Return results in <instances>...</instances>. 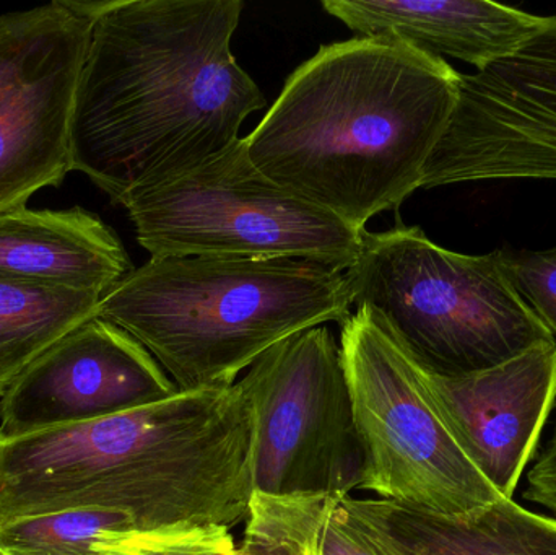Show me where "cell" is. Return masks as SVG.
Masks as SVG:
<instances>
[{
	"mask_svg": "<svg viewBox=\"0 0 556 555\" xmlns=\"http://www.w3.org/2000/svg\"><path fill=\"white\" fill-rule=\"evenodd\" d=\"M243 0H100L72 123V169L114 202L240 139L267 104L231 39Z\"/></svg>",
	"mask_w": 556,
	"mask_h": 555,
	"instance_id": "obj_1",
	"label": "cell"
},
{
	"mask_svg": "<svg viewBox=\"0 0 556 555\" xmlns=\"http://www.w3.org/2000/svg\"><path fill=\"white\" fill-rule=\"evenodd\" d=\"M460 74L394 36L320 46L244 137L270 179L365 231L421 188Z\"/></svg>",
	"mask_w": 556,
	"mask_h": 555,
	"instance_id": "obj_2",
	"label": "cell"
},
{
	"mask_svg": "<svg viewBox=\"0 0 556 555\" xmlns=\"http://www.w3.org/2000/svg\"><path fill=\"white\" fill-rule=\"evenodd\" d=\"M254 416L240 384L18 439L0 437V527L80 508L149 530L231 528L253 497Z\"/></svg>",
	"mask_w": 556,
	"mask_h": 555,
	"instance_id": "obj_3",
	"label": "cell"
},
{
	"mask_svg": "<svg viewBox=\"0 0 556 555\" xmlns=\"http://www.w3.org/2000/svg\"><path fill=\"white\" fill-rule=\"evenodd\" d=\"M345 270L303 260L150 257L98 316L136 338L179 391L233 387L278 342L352 312Z\"/></svg>",
	"mask_w": 556,
	"mask_h": 555,
	"instance_id": "obj_4",
	"label": "cell"
},
{
	"mask_svg": "<svg viewBox=\"0 0 556 555\" xmlns=\"http://www.w3.org/2000/svg\"><path fill=\"white\" fill-rule=\"evenodd\" d=\"M352 305L371 310L424 370L467 377L556 342L506 277L498 251L469 256L420 227L363 234L345 270Z\"/></svg>",
	"mask_w": 556,
	"mask_h": 555,
	"instance_id": "obj_5",
	"label": "cell"
},
{
	"mask_svg": "<svg viewBox=\"0 0 556 555\" xmlns=\"http://www.w3.org/2000/svg\"><path fill=\"white\" fill-rule=\"evenodd\" d=\"M119 204L152 257L303 260L346 270L366 231L264 175L244 137Z\"/></svg>",
	"mask_w": 556,
	"mask_h": 555,
	"instance_id": "obj_6",
	"label": "cell"
},
{
	"mask_svg": "<svg viewBox=\"0 0 556 555\" xmlns=\"http://www.w3.org/2000/svg\"><path fill=\"white\" fill-rule=\"evenodd\" d=\"M339 342L363 450L358 491L453 520L505 499L464 455L417 362L371 310L356 308Z\"/></svg>",
	"mask_w": 556,
	"mask_h": 555,
	"instance_id": "obj_7",
	"label": "cell"
},
{
	"mask_svg": "<svg viewBox=\"0 0 556 555\" xmlns=\"http://www.w3.org/2000/svg\"><path fill=\"white\" fill-rule=\"evenodd\" d=\"M254 416L253 494H352L363 450L340 342L327 326L261 355L240 381Z\"/></svg>",
	"mask_w": 556,
	"mask_h": 555,
	"instance_id": "obj_8",
	"label": "cell"
},
{
	"mask_svg": "<svg viewBox=\"0 0 556 555\" xmlns=\"http://www.w3.org/2000/svg\"><path fill=\"white\" fill-rule=\"evenodd\" d=\"M94 0L0 15V214L58 188L72 169V123Z\"/></svg>",
	"mask_w": 556,
	"mask_h": 555,
	"instance_id": "obj_9",
	"label": "cell"
},
{
	"mask_svg": "<svg viewBox=\"0 0 556 555\" xmlns=\"http://www.w3.org/2000/svg\"><path fill=\"white\" fill-rule=\"evenodd\" d=\"M500 179L556 181V13L513 58L460 74L421 188Z\"/></svg>",
	"mask_w": 556,
	"mask_h": 555,
	"instance_id": "obj_10",
	"label": "cell"
},
{
	"mask_svg": "<svg viewBox=\"0 0 556 555\" xmlns=\"http://www.w3.org/2000/svg\"><path fill=\"white\" fill-rule=\"evenodd\" d=\"M179 393L152 354L108 319L84 323L39 355L0 400V437L18 439L130 413Z\"/></svg>",
	"mask_w": 556,
	"mask_h": 555,
	"instance_id": "obj_11",
	"label": "cell"
},
{
	"mask_svg": "<svg viewBox=\"0 0 556 555\" xmlns=\"http://www.w3.org/2000/svg\"><path fill=\"white\" fill-rule=\"evenodd\" d=\"M420 377L464 455L503 497L513 499L555 407L556 342L480 374L450 378L420 367Z\"/></svg>",
	"mask_w": 556,
	"mask_h": 555,
	"instance_id": "obj_12",
	"label": "cell"
},
{
	"mask_svg": "<svg viewBox=\"0 0 556 555\" xmlns=\"http://www.w3.org/2000/svg\"><path fill=\"white\" fill-rule=\"evenodd\" d=\"M323 9L356 36H394L477 72L513 58L545 23V16L485 0H324Z\"/></svg>",
	"mask_w": 556,
	"mask_h": 555,
	"instance_id": "obj_13",
	"label": "cell"
},
{
	"mask_svg": "<svg viewBox=\"0 0 556 555\" xmlns=\"http://www.w3.org/2000/svg\"><path fill=\"white\" fill-rule=\"evenodd\" d=\"M134 267L116 231L81 207L0 214V276L104 297Z\"/></svg>",
	"mask_w": 556,
	"mask_h": 555,
	"instance_id": "obj_14",
	"label": "cell"
},
{
	"mask_svg": "<svg viewBox=\"0 0 556 555\" xmlns=\"http://www.w3.org/2000/svg\"><path fill=\"white\" fill-rule=\"evenodd\" d=\"M343 505L369 537L404 555H556V518L513 499L459 520L352 494L343 495Z\"/></svg>",
	"mask_w": 556,
	"mask_h": 555,
	"instance_id": "obj_15",
	"label": "cell"
},
{
	"mask_svg": "<svg viewBox=\"0 0 556 555\" xmlns=\"http://www.w3.org/2000/svg\"><path fill=\"white\" fill-rule=\"evenodd\" d=\"M0 547L7 555H240L227 528L149 530L124 512L103 508L59 512L2 525Z\"/></svg>",
	"mask_w": 556,
	"mask_h": 555,
	"instance_id": "obj_16",
	"label": "cell"
},
{
	"mask_svg": "<svg viewBox=\"0 0 556 555\" xmlns=\"http://www.w3.org/2000/svg\"><path fill=\"white\" fill-rule=\"evenodd\" d=\"M101 299L0 276V398L39 355L97 318Z\"/></svg>",
	"mask_w": 556,
	"mask_h": 555,
	"instance_id": "obj_17",
	"label": "cell"
},
{
	"mask_svg": "<svg viewBox=\"0 0 556 555\" xmlns=\"http://www.w3.org/2000/svg\"><path fill=\"white\" fill-rule=\"evenodd\" d=\"M343 495H291L280 499L317 555H379L365 531L350 517L343 505Z\"/></svg>",
	"mask_w": 556,
	"mask_h": 555,
	"instance_id": "obj_18",
	"label": "cell"
},
{
	"mask_svg": "<svg viewBox=\"0 0 556 555\" xmlns=\"http://www.w3.org/2000/svg\"><path fill=\"white\" fill-rule=\"evenodd\" d=\"M240 555H317L280 497L254 492Z\"/></svg>",
	"mask_w": 556,
	"mask_h": 555,
	"instance_id": "obj_19",
	"label": "cell"
},
{
	"mask_svg": "<svg viewBox=\"0 0 556 555\" xmlns=\"http://www.w3.org/2000/svg\"><path fill=\"white\" fill-rule=\"evenodd\" d=\"M506 277L516 292L556 336V248L547 251L498 250Z\"/></svg>",
	"mask_w": 556,
	"mask_h": 555,
	"instance_id": "obj_20",
	"label": "cell"
},
{
	"mask_svg": "<svg viewBox=\"0 0 556 555\" xmlns=\"http://www.w3.org/2000/svg\"><path fill=\"white\" fill-rule=\"evenodd\" d=\"M554 411V427L544 449L539 453L534 466L529 471L525 499L542 505L556 517V403Z\"/></svg>",
	"mask_w": 556,
	"mask_h": 555,
	"instance_id": "obj_21",
	"label": "cell"
},
{
	"mask_svg": "<svg viewBox=\"0 0 556 555\" xmlns=\"http://www.w3.org/2000/svg\"><path fill=\"white\" fill-rule=\"evenodd\" d=\"M366 537L369 538V541H371L372 544H375L376 550H378L379 555H404L399 553V551L392 550L391 546H388V544L381 543V541L376 540V538L369 537L368 533H366Z\"/></svg>",
	"mask_w": 556,
	"mask_h": 555,
	"instance_id": "obj_22",
	"label": "cell"
},
{
	"mask_svg": "<svg viewBox=\"0 0 556 555\" xmlns=\"http://www.w3.org/2000/svg\"><path fill=\"white\" fill-rule=\"evenodd\" d=\"M0 555H7L5 553H3L2 547H0Z\"/></svg>",
	"mask_w": 556,
	"mask_h": 555,
	"instance_id": "obj_23",
	"label": "cell"
}]
</instances>
